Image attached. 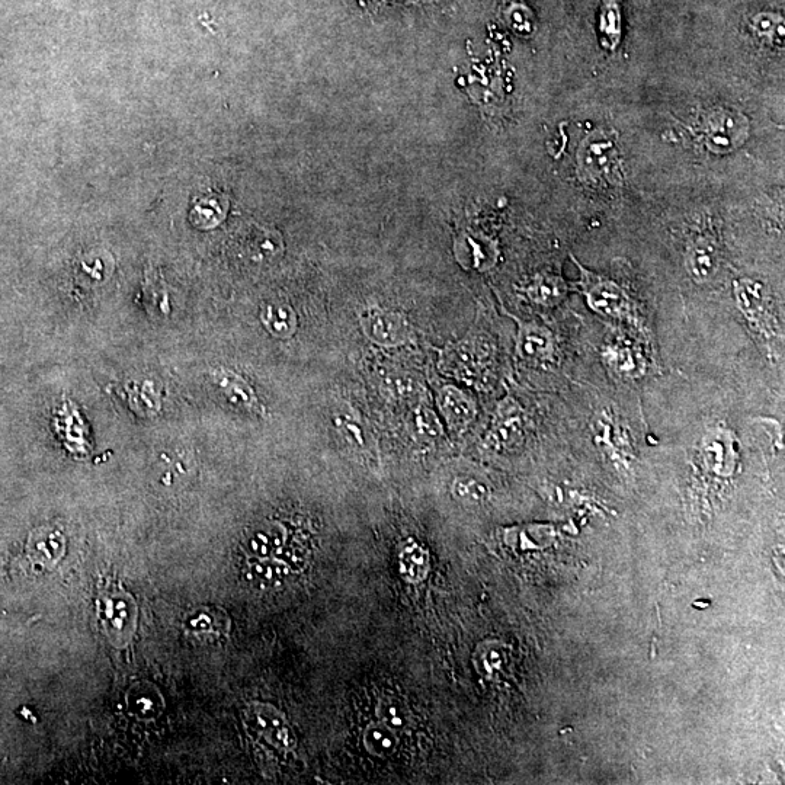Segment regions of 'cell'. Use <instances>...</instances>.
Masks as SVG:
<instances>
[{
	"mask_svg": "<svg viewBox=\"0 0 785 785\" xmlns=\"http://www.w3.org/2000/svg\"><path fill=\"white\" fill-rule=\"evenodd\" d=\"M570 258L575 261L576 267L581 272L578 288L585 297L588 306L595 313L610 317V319L620 320V322L630 323L640 330L644 329L637 304L620 284L582 267L581 262L575 256H570Z\"/></svg>",
	"mask_w": 785,
	"mask_h": 785,
	"instance_id": "obj_1",
	"label": "cell"
},
{
	"mask_svg": "<svg viewBox=\"0 0 785 785\" xmlns=\"http://www.w3.org/2000/svg\"><path fill=\"white\" fill-rule=\"evenodd\" d=\"M578 175L589 184H617L620 181V152L607 131L598 128L582 140L576 155Z\"/></svg>",
	"mask_w": 785,
	"mask_h": 785,
	"instance_id": "obj_2",
	"label": "cell"
},
{
	"mask_svg": "<svg viewBox=\"0 0 785 785\" xmlns=\"http://www.w3.org/2000/svg\"><path fill=\"white\" fill-rule=\"evenodd\" d=\"M733 294L736 306L752 332L756 333L764 344L771 345L777 341L780 325L772 309L767 288L751 278H742L733 285Z\"/></svg>",
	"mask_w": 785,
	"mask_h": 785,
	"instance_id": "obj_3",
	"label": "cell"
},
{
	"mask_svg": "<svg viewBox=\"0 0 785 785\" xmlns=\"http://www.w3.org/2000/svg\"><path fill=\"white\" fill-rule=\"evenodd\" d=\"M749 120L736 110L719 108L708 115L706 144L714 155H727L745 144L749 137Z\"/></svg>",
	"mask_w": 785,
	"mask_h": 785,
	"instance_id": "obj_4",
	"label": "cell"
},
{
	"mask_svg": "<svg viewBox=\"0 0 785 785\" xmlns=\"http://www.w3.org/2000/svg\"><path fill=\"white\" fill-rule=\"evenodd\" d=\"M365 335L381 346H400L412 339V328L402 313L386 309H370L361 316Z\"/></svg>",
	"mask_w": 785,
	"mask_h": 785,
	"instance_id": "obj_5",
	"label": "cell"
},
{
	"mask_svg": "<svg viewBox=\"0 0 785 785\" xmlns=\"http://www.w3.org/2000/svg\"><path fill=\"white\" fill-rule=\"evenodd\" d=\"M517 349L522 360L549 364L556 355V339L550 329L538 323L518 322Z\"/></svg>",
	"mask_w": 785,
	"mask_h": 785,
	"instance_id": "obj_6",
	"label": "cell"
},
{
	"mask_svg": "<svg viewBox=\"0 0 785 785\" xmlns=\"http://www.w3.org/2000/svg\"><path fill=\"white\" fill-rule=\"evenodd\" d=\"M720 267V255L713 240L697 237L688 245L685 252V268L697 284L713 280Z\"/></svg>",
	"mask_w": 785,
	"mask_h": 785,
	"instance_id": "obj_7",
	"label": "cell"
},
{
	"mask_svg": "<svg viewBox=\"0 0 785 785\" xmlns=\"http://www.w3.org/2000/svg\"><path fill=\"white\" fill-rule=\"evenodd\" d=\"M213 383L217 390L226 397L230 405L237 409L246 410V412L256 413V415H264V408L259 403L252 387L246 383L245 378L237 376L236 373L226 370V368H219L213 373Z\"/></svg>",
	"mask_w": 785,
	"mask_h": 785,
	"instance_id": "obj_8",
	"label": "cell"
},
{
	"mask_svg": "<svg viewBox=\"0 0 785 785\" xmlns=\"http://www.w3.org/2000/svg\"><path fill=\"white\" fill-rule=\"evenodd\" d=\"M438 405L453 431H464L476 418V403L469 394L461 392L457 387H444L438 394Z\"/></svg>",
	"mask_w": 785,
	"mask_h": 785,
	"instance_id": "obj_9",
	"label": "cell"
},
{
	"mask_svg": "<svg viewBox=\"0 0 785 785\" xmlns=\"http://www.w3.org/2000/svg\"><path fill=\"white\" fill-rule=\"evenodd\" d=\"M524 422L521 409L512 399L503 400L493 421L490 441L498 447H514L522 437Z\"/></svg>",
	"mask_w": 785,
	"mask_h": 785,
	"instance_id": "obj_10",
	"label": "cell"
},
{
	"mask_svg": "<svg viewBox=\"0 0 785 785\" xmlns=\"http://www.w3.org/2000/svg\"><path fill=\"white\" fill-rule=\"evenodd\" d=\"M605 364L611 371H614L617 376L623 378H639L642 377L646 371V362H644L642 354L637 351L634 346L628 344H615L608 345L602 352Z\"/></svg>",
	"mask_w": 785,
	"mask_h": 785,
	"instance_id": "obj_11",
	"label": "cell"
},
{
	"mask_svg": "<svg viewBox=\"0 0 785 785\" xmlns=\"http://www.w3.org/2000/svg\"><path fill=\"white\" fill-rule=\"evenodd\" d=\"M229 200L226 195L216 191L204 192L195 198L191 210V221L200 229H213L226 217Z\"/></svg>",
	"mask_w": 785,
	"mask_h": 785,
	"instance_id": "obj_12",
	"label": "cell"
},
{
	"mask_svg": "<svg viewBox=\"0 0 785 785\" xmlns=\"http://www.w3.org/2000/svg\"><path fill=\"white\" fill-rule=\"evenodd\" d=\"M246 255L255 262H268L284 251L283 240L274 230L255 226L243 239Z\"/></svg>",
	"mask_w": 785,
	"mask_h": 785,
	"instance_id": "obj_13",
	"label": "cell"
},
{
	"mask_svg": "<svg viewBox=\"0 0 785 785\" xmlns=\"http://www.w3.org/2000/svg\"><path fill=\"white\" fill-rule=\"evenodd\" d=\"M261 320L265 329L278 339L291 338L299 326L296 312L284 303H271L265 306L261 312Z\"/></svg>",
	"mask_w": 785,
	"mask_h": 785,
	"instance_id": "obj_14",
	"label": "cell"
},
{
	"mask_svg": "<svg viewBox=\"0 0 785 785\" xmlns=\"http://www.w3.org/2000/svg\"><path fill=\"white\" fill-rule=\"evenodd\" d=\"M567 290V284L559 275L541 274L525 288V293L531 301L541 306H556L565 299Z\"/></svg>",
	"mask_w": 785,
	"mask_h": 785,
	"instance_id": "obj_15",
	"label": "cell"
},
{
	"mask_svg": "<svg viewBox=\"0 0 785 785\" xmlns=\"http://www.w3.org/2000/svg\"><path fill=\"white\" fill-rule=\"evenodd\" d=\"M143 294L144 304L150 314L156 317L168 316L169 299L166 285L156 269L149 268L144 274Z\"/></svg>",
	"mask_w": 785,
	"mask_h": 785,
	"instance_id": "obj_16",
	"label": "cell"
},
{
	"mask_svg": "<svg viewBox=\"0 0 785 785\" xmlns=\"http://www.w3.org/2000/svg\"><path fill=\"white\" fill-rule=\"evenodd\" d=\"M599 34L602 44L614 51L621 41V8L618 0H604L599 15Z\"/></svg>",
	"mask_w": 785,
	"mask_h": 785,
	"instance_id": "obj_17",
	"label": "cell"
},
{
	"mask_svg": "<svg viewBox=\"0 0 785 785\" xmlns=\"http://www.w3.org/2000/svg\"><path fill=\"white\" fill-rule=\"evenodd\" d=\"M399 565L403 578L409 582L424 581L429 567L428 553L419 544H408L400 551Z\"/></svg>",
	"mask_w": 785,
	"mask_h": 785,
	"instance_id": "obj_18",
	"label": "cell"
},
{
	"mask_svg": "<svg viewBox=\"0 0 785 785\" xmlns=\"http://www.w3.org/2000/svg\"><path fill=\"white\" fill-rule=\"evenodd\" d=\"M365 748L371 755L386 758L393 755L397 748V736L386 724L377 723L368 727L364 736Z\"/></svg>",
	"mask_w": 785,
	"mask_h": 785,
	"instance_id": "obj_19",
	"label": "cell"
},
{
	"mask_svg": "<svg viewBox=\"0 0 785 785\" xmlns=\"http://www.w3.org/2000/svg\"><path fill=\"white\" fill-rule=\"evenodd\" d=\"M752 25H754V31L759 37L764 38V40L774 44V46L783 47L784 21L780 15L767 14V12L756 15Z\"/></svg>",
	"mask_w": 785,
	"mask_h": 785,
	"instance_id": "obj_20",
	"label": "cell"
},
{
	"mask_svg": "<svg viewBox=\"0 0 785 785\" xmlns=\"http://www.w3.org/2000/svg\"><path fill=\"white\" fill-rule=\"evenodd\" d=\"M378 717H380L381 723L386 724L394 732L405 729L409 724L408 710L394 698L381 701L378 706Z\"/></svg>",
	"mask_w": 785,
	"mask_h": 785,
	"instance_id": "obj_21",
	"label": "cell"
},
{
	"mask_svg": "<svg viewBox=\"0 0 785 785\" xmlns=\"http://www.w3.org/2000/svg\"><path fill=\"white\" fill-rule=\"evenodd\" d=\"M454 493L464 502H480L486 498L487 490L482 483L473 479H458Z\"/></svg>",
	"mask_w": 785,
	"mask_h": 785,
	"instance_id": "obj_22",
	"label": "cell"
},
{
	"mask_svg": "<svg viewBox=\"0 0 785 785\" xmlns=\"http://www.w3.org/2000/svg\"><path fill=\"white\" fill-rule=\"evenodd\" d=\"M252 573L261 579L265 578V582L281 581L285 575L283 567L274 565V563H261L255 567V570L252 569Z\"/></svg>",
	"mask_w": 785,
	"mask_h": 785,
	"instance_id": "obj_23",
	"label": "cell"
}]
</instances>
